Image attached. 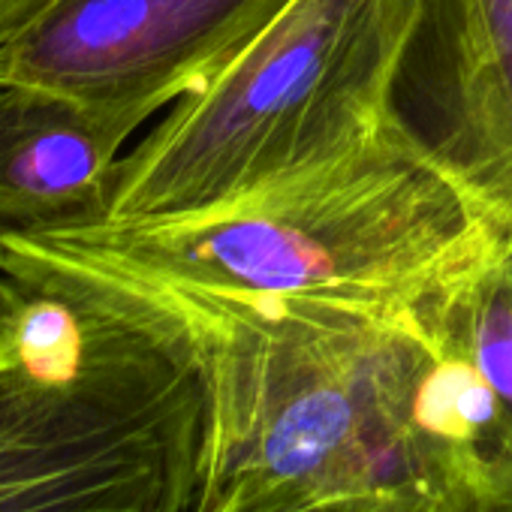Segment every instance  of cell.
<instances>
[{"mask_svg": "<svg viewBox=\"0 0 512 512\" xmlns=\"http://www.w3.org/2000/svg\"><path fill=\"white\" fill-rule=\"evenodd\" d=\"M208 350L166 287L0 238V512H190Z\"/></svg>", "mask_w": 512, "mask_h": 512, "instance_id": "obj_1", "label": "cell"}, {"mask_svg": "<svg viewBox=\"0 0 512 512\" xmlns=\"http://www.w3.org/2000/svg\"><path fill=\"white\" fill-rule=\"evenodd\" d=\"M172 293L208 350L190 512H293L335 500L461 512L428 422L437 347L416 314Z\"/></svg>", "mask_w": 512, "mask_h": 512, "instance_id": "obj_2", "label": "cell"}, {"mask_svg": "<svg viewBox=\"0 0 512 512\" xmlns=\"http://www.w3.org/2000/svg\"><path fill=\"white\" fill-rule=\"evenodd\" d=\"M142 281L419 314L509 241L392 118L356 148L226 202L43 235Z\"/></svg>", "mask_w": 512, "mask_h": 512, "instance_id": "obj_3", "label": "cell"}, {"mask_svg": "<svg viewBox=\"0 0 512 512\" xmlns=\"http://www.w3.org/2000/svg\"><path fill=\"white\" fill-rule=\"evenodd\" d=\"M419 0H287L118 166L106 220L208 208L332 160L392 121Z\"/></svg>", "mask_w": 512, "mask_h": 512, "instance_id": "obj_4", "label": "cell"}, {"mask_svg": "<svg viewBox=\"0 0 512 512\" xmlns=\"http://www.w3.org/2000/svg\"><path fill=\"white\" fill-rule=\"evenodd\" d=\"M287 0H58L0 58V85L61 94L136 133L217 76Z\"/></svg>", "mask_w": 512, "mask_h": 512, "instance_id": "obj_5", "label": "cell"}, {"mask_svg": "<svg viewBox=\"0 0 512 512\" xmlns=\"http://www.w3.org/2000/svg\"><path fill=\"white\" fill-rule=\"evenodd\" d=\"M392 118L512 244V0H419Z\"/></svg>", "mask_w": 512, "mask_h": 512, "instance_id": "obj_6", "label": "cell"}, {"mask_svg": "<svg viewBox=\"0 0 512 512\" xmlns=\"http://www.w3.org/2000/svg\"><path fill=\"white\" fill-rule=\"evenodd\" d=\"M130 130L28 85H0V238L103 223Z\"/></svg>", "mask_w": 512, "mask_h": 512, "instance_id": "obj_7", "label": "cell"}, {"mask_svg": "<svg viewBox=\"0 0 512 512\" xmlns=\"http://www.w3.org/2000/svg\"><path fill=\"white\" fill-rule=\"evenodd\" d=\"M416 320L479 377L494 410L506 491H512V244L431 299Z\"/></svg>", "mask_w": 512, "mask_h": 512, "instance_id": "obj_8", "label": "cell"}, {"mask_svg": "<svg viewBox=\"0 0 512 512\" xmlns=\"http://www.w3.org/2000/svg\"><path fill=\"white\" fill-rule=\"evenodd\" d=\"M58 0H0V58L19 43Z\"/></svg>", "mask_w": 512, "mask_h": 512, "instance_id": "obj_9", "label": "cell"}, {"mask_svg": "<svg viewBox=\"0 0 512 512\" xmlns=\"http://www.w3.org/2000/svg\"><path fill=\"white\" fill-rule=\"evenodd\" d=\"M293 512H413V509L395 503H377V500H335V503H317Z\"/></svg>", "mask_w": 512, "mask_h": 512, "instance_id": "obj_10", "label": "cell"}, {"mask_svg": "<svg viewBox=\"0 0 512 512\" xmlns=\"http://www.w3.org/2000/svg\"><path fill=\"white\" fill-rule=\"evenodd\" d=\"M464 512H512V491H503V494H491V497L473 500Z\"/></svg>", "mask_w": 512, "mask_h": 512, "instance_id": "obj_11", "label": "cell"}]
</instances>
